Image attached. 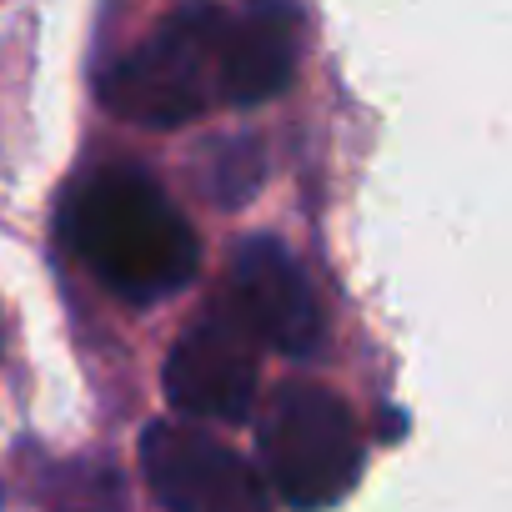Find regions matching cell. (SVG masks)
I'll return each mask as SVG.
<instances>
[{"instance_id": "6da1fadb", "label": "cell", "mask_w": 512, "mask_h": 512, "mask_svg": "<svg viewBox=\"0 0 512 512\" xmlns=\"http://www.w3.org/2000/svg\"><path fill=\"white\" fill-rule=\"evenodd\" d=\"M302 11L186 6L101 76V101L136 126H181L216 106H256L292 86Z\"/></svg>"}, {"instance_id": "7a4b0ae2", "label": "cell", "mask_w": 512, "mask_h": 512, "mask_svg": "<svg viewBox=\"0 0 512 512\" xmlns=\"http://www.w3.org/2000/svg\"><path fill=\"white\" fill-rule=\"evenodd\" d=\"M76 262L121 302L151 307L176 297L196 267L201 241L181 206L136 166H106L86 176L66 211Z\"/></svg>"}, {"instance_id": "3957f363", "label": "cell", "mask_w": 512, "mask_h": 512, "mask_svg": "<svg viewBox=\"0 0 512 512\" xmlns=\"http://www.w3.org/2000/svg\"><path fill=\"white\" fill-rule=\"evenodd\" d=\"M262 467L277 497L297 512H322L352 492L362 437L352 407L317 382H282L262 412Z\"/></svg>"}, {"instance_id": "277c9868", "label": "cell", "mask_w": 512, "mask_h": 512, "mask_svg": "<svg viewBox=\"0 0 512 512\" xmlns=\"http://www.w3.org/2000/svg\"><path fill=\"white\" fill-rule=\"evenodd\" d=\"M141 472L166 512H272L267 482L246 457L181 422L146 427Z\"/></svg>"}, {"instance_id": "5b68a950", "label": "cell", "mask_w": 512, "mask_h": 512, "mask_svg": "<svg viewBox=\"0 0 512 512\" xmlns=\"http://www.w3.org/2000/svg\"><path fill=\"white\" fill-rule=\"evenodd\" d=\"M231 317L287 357H317L327 342L312 282L277 236H246L231 251Z\"/></svg>"}, {"instance_id": "8992f818", "label": "cell", "mask_w": 512, "mask_h": 512, "mask_svg": "<svg viewBox=\"0 0 512 512\" xmlns=\"http://www.w3.org/2000/svg\"><path fill=\"white\" fill-rule=\"evenodd\" d=\"M161 387H166V402L176 412L211 417V422H241L251 412V397H256L251 332L231 312H206L171 347Z\"/></svg>"}, {"instance_id": "52a82bcc", "label": "cell", "mask_w": 512, "mask_h": 512, "mask_svg": "<svg viewBox=\"0 0 512 512\" xmlns=\"http://www.w3.org/2000/svg\"><path fill=\"white\" fill-rule=\"evenodd\" d=\"M51 512H126V487L106 462H61L46 472Z\"/></svg>"}]
</instances>
